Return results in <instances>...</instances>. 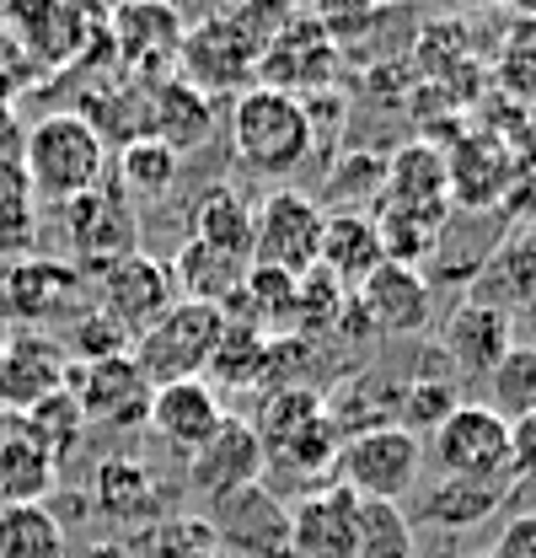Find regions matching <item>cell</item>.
Masks as SVG:
<instances>
[{
    "instance_id": "cell-18",
    "label": "cell",
    "mask_w": 536,
    "mask_h": 558,
    "mask_svg": "<svg viewBox=\"0 0 536 558\" xmlns=\"http://www.w3.org/2000/svg\"><path fill=\"white\" fill-rule=\"evenodd\" d=\"M515 344V317L504 312V306H494V301H477L467 295L456 312H451V323H446V339H440V354L451 360V371H456V381H488V371L510 354Z\"/></svg>"
},
{
    "instance_id": "cell-15",
    "label": "cell",
    "mask_w": 536,
    "mask_h": 558,
    "mask_svg": "<svg viewBox=\"0 0 536 558\" xmlns=\"http://www.w3.org/2000/svg\"><path fill=\"white\" fill-rule=\"evenodd\" d=\"M92 290H97V312L102 317H113L130 339H139L172 301H178V290H172V279H167V264L161 258H145V253H130V258H119L113 269H102V275L92 279Z\"/></svg>"
},
{
    "instance_id": "cell-4",
    "label": "cell",
    "mask_w": 536,
    "mask_h": 558,
    "mask_svg": "<svg viewBox=\"0 0 536 558\" xmlns=\"http://www.w3.org/2000/svg\"><path fill=\"white\" fill-rule=\"evenodd\" d=\"M220 306H199V301H172L139 339H134L130 360L139 365V376L150 387H167V381H194L209 371V354L220 344Z\"/></svg>"
},
{
    "instance_id": "cell-23",
    "label": "cell",
    "mask_w": 536,
    "mask_h": 558,
    "mask_svg": "<svg viewBox=\"0 0 536 558\" xmlns=\"http://www.w3.org/2000/svg\"><path fill=\"white\" fill-rule=\"evenodd\" d=\"M510 505V478H435L418 499L424 526H446V532H467L483 526L488 515H499Z\"/></svg>"
},
{
    "instance_id": "cell-16",
    "label": "cell",
    "mask_w": 536,
    "mask_h": 558,
    "mask_svg": "<svg viewBox=\"0 0 536 558\" xmlns=\"http://www.w3.org/2000/svg\"><path fill=\"white\" fill-rule=\"evenodd\" d=\"M226 414H231V409H226L220 387H215L209 376H194V381H167V387H156V392H150L145 429L188 462L204 440L220 429V418Z\"/></svg>"
},
{
    "instance_id": "cell-8",
    "label": "cell",
    "mask_w": 536,
    "mask_h": 558,
    "mask_svg": "<svg viewBox=\"0 0 536 558\" xmlns=\"http://www.w3.org/2000/svg\"><path fill=\"white\" fill-rule=\"evenodd\" d=\"M429 462L440 478H515L510 473V424L488 403H462L429 435Z\"/></svg>"
},
{
    "instance_id": "cell-31",
    "label": "cell",
    "mask_w": 536,
    "mask_h": 558,
    "mask_svg": "<svg viewBox=\"0 0 536 558\" xmlns=\"http://www.w3.org/2000/svg\"><path fill=\"white\" fill-rule=\"evenodd\" d=\"M398 392L387 376H354L343 381L338 392H322V409L338 424V435H360V429H376V424H398Z\"/></svg>"
},
{
    "instance_id": "cell-26",
    "label": "cell",
    "mask_w": 536,
    "mask_h": 558,
    "mask_svg": "<svg viewBox=\"0 0 536 558\" xmlns=\"http://www.w3.org/2000/svg\"><path fill=\"white\" fill-rule=\"evenodd\" d=\"M194 242L236 264H253V205L231 183H209L194 205Z\"/></svg>"
},
{
    "instance_id": "cell-12",
    "label": "cell",
    "mask_w": 536,
    "mask_h": 558,
    "mask_svg": "<svg viewBox=\"0 0 536 558\" xmlns=\"http://www.w3.org/2000/svg\"><path fill=\"white\" fill-rule=\"evenodd\" d=\"M70 398L81 403L86 424L97 429H145L150 414V381L139 376L130 354H113V360H92V365H70Z\"/></svg>"
},
{
    "instance_id": "cell-2",
    "label": "cell",
    "mask_w": 536,
    "mask_h": 558,
    "mask_svg": "<svg viewBox=\"0 0 536 558\" xmlns=\"http://www.w3.org/2000/svg\"><path fill=\"white\" fill-rule=\"evenodd\" d=\"M231 145L264 178L295 172L317 150L301 97L295 92H279V86H264V81L247 86V92H236V102H231Z\"/></svg>"
},
{
    "instance_id": "cell-6",
    "label": "cell",
    "mask_w": 536,
    "mask_h": 558,
    "mask_svg": "<svg viewBox=\"0 0 536 558\" xmlns=\"http://www.w3.org/2000/svg\"><path fill=\"white\" fill-rule=\"evenodd\" d=\"M322 220L328 209L301 189H273L264 205L253 209V264L284 269V275H306L322 258Z\"/></svg>"
},
{
    "instance_id": "cell-40",
    "label": "cell",
    "mask_w": 536,
    "mask_h": 558,
    "mask_svg": "<svg viewBox=\"0 0 536 558\" xmlns=\"http://www.w3.org/2000/svg\"><path fill=\"white\" fill-rule=\"evenodd\" d=\"M139 548L150 558H220V543L204 515H161L139 532Z\"/></svg>"
},
{
    "instance_id": "cell-27",
    "label": "cell",
    "mask_w": 536,
    "mask_h": 558,
    "mask_svg": "<svg viewBox=\"0 0 536 558\" xmlns=\"http://www.w3.org/2000/svg\"><path fill=\"white\" fill-rule=\"evenodd\" d=\"M60 484V462L27 440L22 429H5L0 435V510L5 505H44Z\"/></svg>"
},
{
    "instance_id": "cell-10",
    "label": "cell",
    "mask_w": 536,
    "mask_h": 558,
    "mask_svg": "<svg viewBox=\"0 0 536 558\" xmlns=\"http://www.w3.org/2000/svg\"><path fill=\"white\" fill-rule=\"evenodd\" d=\"M209 532L220 554L236 558H290V505L268 484H247L209 505Z\"/></svg>"
},
{
    "instance_id": "cell-28",
    "label": "cell",
    "mask_w": 536,
    "mask_h": 558,
    "mask_svg": "<svg viewBox=\"0 0 536 558\" xmlns=\"http://www.w3.org/2000/svg\"><path fill=\"white\" fill-rule=\"evenodd\" d=\"M472 295H477V301H494V306H504V312L521 306V301L536 306V226L521 231L515 242H504L494 258H483Z\"/></svg>"
},
{
    "instance_id": "cell-33",
    "label": "cell",
    "mask_w": 536,
    "mask_h": 558,
    "mask_svg": "<svg viewBox=\"0 0 536 558\" xmlns=\"http://www.w3.org/2000/svg\"><path fill=\"white\" fill-rule=\"evenodd\" d=\"M0 558H65V526L49 505L0 510Z\"/></svg>"
},
{
    "instance_id": "cell-19",
    "label": "cell",
    "mask_w": 536,
    "mask_h": 558,
    "mask_svg": "<svg viewBox=\"0 0 536 558\" xmlns=\"http://www.w3.org/2000/svg\"><path fill=\"white\" fill-rule=\"evenodd\" d=\"M70 381V354L49 333H16L0 344V403L5 414H27L33 403L65 392Z\"/></svg>"
},
{
    "instance_id": "cell-46",
    "label": "cell",
    "mask_w": 536,
    "mask_h": 558,
    "mask_svg": "<svg viewBox=\"0 0 536 558\" xmlns=\"http://www.w3.org/2000/svg\"><path fill=\"white\" fill-rule=\"evenodd\" d=\"M526 344L536 349V306H532V312H526Z\"/></svg>"
},
{
    "instance_id": "cell-7",
    "label": "cell",
    "mask_w": 536,
    "mask_h": 558,
    "mask_svg": "<svg viewBox=\"0 0 536 558\" xmlns=\"http://www.w3.org/2000/svg\"><path fill=\"white\" fill-rule=\"evenodd\" d=\"M75 301H81V275L65 258L27 253V258H11L0 275V317L16 323L22 333H44L75 317Z\"/></svg>"
},
{
    "instance_id": "cell-30",
    "label": "cell",
    "mask_w": 536,
    "mask_h": 558,
    "mask_svg": "<svg viewBox=\"0 0 536 558\" xmlns=\"http://www.w3.org/2000/svg\"><path fill=\"white\" fill-rule=\"evenodd\" d=\"M178 172H183V156L167 145V140L156 135H134L124 150H119V172H108L130 199H167L172 194V183H178Z\"/></svg>"
},
{
    "instance_id": "cell-42",
    "label": "cell",
    "mask_w": 536,
    "mask_h": 558,
    "mask_svg": "<svg viewBox=\"0 0 536 558\" xmlns=\"http://www.w3.org/2000/svg\"><path fill=\"white\" fill-rule=\"evenodd\" d=\"M381 178H387V161L370 156V150H354L333 161V178H328V199H338V209H354V199L376 205L381 199Z\"/></svg>"
},
{
    "instance_id": "cell-39",
    "label": "cell",
    "mask_w": 536,
    "mask_h": 558,
    "mask_svg": "<svg viewBox=\"0 0 536 558\" xmlns=\"http://www.w3.org/2000/svg\"><path fill=\"white\" fill-rule=\"evenodd\" d=\"M360 558H413V521L392 499H360Z\"/></svg>"
},
{
    "instance_id": "cell-36",
    "label": "cell",
    "mask_w": 536,
    "mask_h": 558,
    "mask_svg": "<svg viewBox=\"0 0 536 558\" xmlns=\"http://www.w3.org/2000/svg\"><path fill=\"white\" fill-rule=\"evenodd\" d=\"M456 387H462L456 376H413V381L398 392V424L407 429V435H418V440L435 435L446 418L467 403Z\"/></svg>"
},
{
    "instance_id": "cell-3",
    "label": "cell",
    "mask_w": 536,
    "mask_h": 558,
    "mask_svg": "<svg viewBox=\"0 0 536 558\" xmlns=\"http://www.w3.org/2000/svg\"><path fill=\"white\" fill-rule=\"evenodd\" d=\"M60 231H65V247H70V269L81 279H97L102 269H113L119 258L139 253V215H134V199L102 178L97 189L75 194L60 205Z\"/></svg>"
},
{
    "instance_id": "cell-44",
    "label": "cell",
    "mask_w": 536,
    "mask_h": 558,
    "mask_svg": "<svg viewBox=\"0 0 536 558\" xmlns=\"http://www.w3.org/2000/svg\"><path fill=\"white\" fill-rule=\"evenodd\" d=\"M510 473L536 484V414L510 424Z\"/></svg>"
},
{
    "instance_id": "cell-25",
    "label": "cell",
    "mask_w": 536,
    "mask_h": 558,
    "mask_svg": "<svg viewBox=\"0 0 536 558\" xmlns=\"http://www.w3.org/2000/svg\"><path fill=\"white\" fill-rule=\"evenodd\" d=\"M242 275H247V264H236V258L204 247L194 236L167 258V279H172L178 301H199V306H226V301L242 290Z\"/></svg>"
},
{
    "instance_id": "cell-37",
    "label": "cell",
    "mask_w": 536,
    "mask_h": 558,
    "mask_svg": "<svg viewBox=\"0 0 536 558\" xmlns=\"http://www.w3.org/2000/svg\"><path fill=\"white\" fill-rule=\"evenodd\" d=\"M488 409L515 424V418L536 414V349L532 344H510V354L488 371Z\"/></svg>"
},
{
    "instance_id": "cell-32",
    "label": "cell",
    "mask_w": 536,
    "mask_h": 558,
    "mask_svg": "<svg viewBox=\"0 0 536 558\" xmlns=\"http://www.w3.org/2000/svg\"><path fill=\"white\" fill-rule=\"evenodd\" d=\"M338 446H343V435H338V424L322 409L312 424H301L295 435L268 446V468H290L295 478H333Z\"/></svg>"
},
{
    "instance_id": "cell-21",
    "label": "cell",
    "mask_w": 536,
    "mask_h": 558,
    "mask_svg": "<svg viewBox=\"0 0 536 558\" xmlns=\"http://www.w3.org/2000/svg\"><path fill=\"white\" fill-rule=\"evenodd\" d=\"M113 33H119L124 60L150 75V70H161L167 60H178L188 22H183L167 0H124L119 16H113Z\"/></svg>"
},
{
    "instance_id": "cell-38",
    "label": "cell",
    "mask_w": 536,
    "mask_h": 558,
    "mask_svg": "<svg viewBox=\"0 0 536 558\" xmlns=\"http://www.w3.org/2000/svg\"><path fill=\"white\" fill-rule=\"evenodd\" d=\"M317 414H322V387L295 381V387H273V392H264V403H258V414H253V429H258V440H264V451H268L273 440L295 435L301 424H312Z\"/></svg>"
},
{
    "instance_id": "cell-20",
    "label": "cell",
    "mask_w": 536,
    "mask_h": 558,
    "mask_svg": "<svg viewBox=\"0 0 536 558\" xmlns=\"http://www.w3.org/2000/svg\"><path fill=\"white\" fill-rule=\"evenodd\" d=\"M92 505L97 515L119 521V526H150L167 515V488L156 484V473L134 457H108L92 473Z\"/></svg>"
},
{
    "instance_id": "cell-35",
    "label": "cell",
    "mask_w": 536,
    "mask_h": 558,
    "mask_svg": "<svg viewBox=\"0 0 536 558\" xmlns=\"http://www.w3.org/2000/svg\"><path fill=\"white\" fill-rule=\"evenodd\" d=\"M38 242V199L27 167H0V258H27Z\"/></svg>"
},
{
    "instance_id": "cell-43",
    "label": "cell",
    "mask_w": 536,
    "mask_h": 558,
    "mask_svg": "<svg viewBox=\"0 0 536 558\" xmlns=\"http://www.w3.org/2000/svg\"><path fill=\"white\" fill-rule=\"evenodd\" d=\"M488 558H536V510H521V515L499 532V543L488 548Z\"/></svg>"
},
{
    "instance_id": "cell-22",
    "label": "cell",
    "mask_w": 536,
    "mask_h": 558,
    "mask_svg": "<svg viewBox=\"0 0 536 558\" xmlns=\"http://www.w3.org/2000/svg\"><path fill=\"white\" fill-rule=\"evenodd\" d=\"M338 284L360 290L365 279L387 264V247H381V231L365 209H333L322 220V258H317Z\"/></svg>"
},
{
    "instance_id": "cell-11",
    "label": "cell",
    "mask_w": 536,
    "mask_h": 558,
    "mask_svg": "<svg viewBox=\"0 0 536 558\" xmlns=\"http://www.w3.org/2000/svg\"><path fill=\"white\" fill-rule=\"evenodd\" d=\"M376 215H402V220H418L429 231H446L451 226V172H446V156L435 145H424V140L402 145L398 156L387 161Z\"/></svg>"
},
{
    "instance_id": "cell-1",
    "label": "cell",
    "mask_w": 536,
    "mask_h": 558,
    "mask_svg": "<svg viewBox=\"0 0 536 558\" xmlns=\"http://www.w3.org/2000/svg\"><path fill=\"white\" fill-rule=\"evenodd\" d=\"M22 167H27L33 199L60 209L65 199L97 189L108 178V145H102V130L86 113H44L27 130Z\"/></svg>"
},
{
    "instance_id": "cell-5",
    "label": "cell",
    "mask_w": 536,
    "mask_h": 558,
    "mask_svg": "<svg viewBox=\"0 0 536 558\" xmlns=\"http://www.w3.org/2000/svg\"><path fill=\"white\" fill-rule=\"evenodd\" d=\"M424 473V440L402 424H376L360 435H343L333 462V484H343L360 499H392L398 505Z\"/></svg>"
},
{
    "instance_id": "cell-24",
    "label": "cell",
    "mask_w": 536,
    "mask_h": 558,
    "mask_svg": "<svg viewBox=\"0 0 536 558\" xmlns=\"http://www.w3.org/2000/svg\"><path fill=\"white\" fill-rule=\"evenodd\" d=\"M139 135L167 140L178 156H183V150H194L199 140H209V97L194 92L183 75H172V81L150 86V108H145Z\"/></svg>"
},
{
    "instance_id": "cell-17",
    "label": "cell",
    "mask_w": 536,
    "mask_h": 558,
    "mask_svg": "<svg viewBox=\"0 0 536 558\" xmlns=\"http://www.w3.org/2000/svg\"><path fill=\"white\" fill-rule=\"evenodd\" d=\"M365 323H370V339H413L429 328V301H435V284L424 279V269L413 264H381L376 275L354 290Z\"/></svg>"
},
{
    "instance_id": "cell-9",
    "label": "cell",
    "mask_w": 536,
    "mask_h": 558,
    "mask_svg": "<svg viewBox=\"0 0 536 558\" xmlns=\"http://www.w3.org/2000/svg\"><path fill=\"white\" fill-rule=\"evenodd\" d=\"M258 54L264 49L231 16H220V22H188L183 49H178V65H183V81L215 102L220 92L258 86Z\"/></svg>"
},
{
    "instance_id": "cell-34",
    "label": "cell",
    "mask_w": 536,
    "mask_h": 558,
    "mask_svg": "<svg viewBox=\"0 0 536 558\" xmlns=\"http://www.w3.org/2000/svg\"><path fill=\"white\" fill-rule=\"evenodd\" d=\"M16 429L27 435V440H38L60 468L70 462V451L86 440V414H81V403L65 392H54V398H44V403H33L27 414H16Z\"/></svg>"
},
{
    "instance_id": "cell-29",
    "label": "cell",
    "mask_w": 536,
    "mask_h": 558,
    "mask_svg": "<svg viewBox=\"0 0 536 558\" xmlns=\"http://www.w3.org/2000/svg\"><path fill=\"white\" fill-rule=\"evenodd\" d=\"M268 339L264 328H253V323H242V317H226V328H220V344L209 354V381L220 387V392H242V387H264V360H268Z\"/></svg>"
},
{
    "instance_id": "cell-13",
    "label": "cell",
    "mask_w": 536,
    "mask_h": 558,
    "mask_svg": "<svg viewBox=\"0 0 536 558\" xmlns=\"http://www.w3.org/2000/svg\"><path fill=\"white\" fill-rule=\"evenodd\" d=\"M264 468H268V451L258 440V429H253V418L226 414L220 429L188 457V488L215 505V499H226L236 488L264 484Z\"/></svg>"
},
{
    "instance_id": "cell-14",
    "label": "cell",
    "mask_w": 536,
    "mask_h": 558,
    "mask_svg": "<svg viewBox=\"0 0 536 558\" xmlns=\"http://www.w3.org/2000/svg\"><path fill=\"white\" fill-rule=\"evenodd\" d=\"M290 558H360V494L317 484L290 505Z\"/></svg>"
},
{
    "instance_id": "cell-47",
    "label": "cell",
    "mask_w": 536,
    "mask_h": 558,
    "mask_svg": "<svg viewBox=\"0 0 536 558\" xmlns=\"http://www.w3.org/2000/svg\"><path fill=\"white\" fill-rule=\"evenodd\" d=\"M5 418H11V414H5V403H0V435H5Z\"/></svg>"
},
{
    "instance_id": "cell-41",
    "label": "cell",
    "mask_w": 536,
    "mask_h": 558,
    "mask_svg": "<svg viewBox=\"0 0 536 558\" xmlns=\"http://www.w3.org/2000/svg\"><path fill=\"white\" fill-rule=\"evenodd\" d=\"M134 339L113 323V317H102L97 306H86V312H75V328H70V365H92V360H113V354H130Z\"/></svg>"
},
{
    "instance_id": "cell-45",
    "label": "cell",
    "mask_w": 536,
    "mask_h": 558,
    "mask_svg": "<svg viewBox=\"0 0 536 558\" xmlns=\"http://www.w3.org/2000/svg\"><path fill=\"white\" fill-rule=\"evenodd\" d=\"M81 558H134V548H124V543H92Z\"/></svg>"
}]
</instances>
